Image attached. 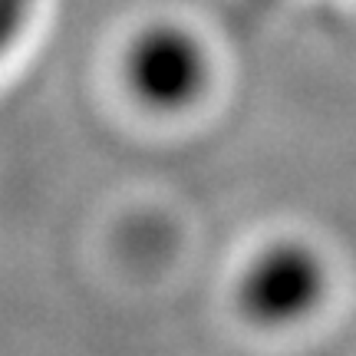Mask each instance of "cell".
I'll return each mask as SVG.
<instances>
[{"mask_svg":"<svg viewBox=\"0 0 356 356\" xmlns=\"http://www.w3.org/2000/svg\"><path fill=\"white\" fill-rule=\"evenodd\" d=\"M327 293V267L314 248L277 241L251 257L238 280V307L257 327L280 330L307 320Z\"/></svg>","mask_w":356,"mask_h":356,"instance_id":"obj_1","label":"cell"},{"mask_svg":"<svg viewBox=\"0 0 356 356\" xmlns=\"http://www.w3.org/2000/svg\"><path fill=\"white\" fill-rule=\"evenodd\" d=\"M122 79L142 106L175 113L191 106L208 86V53L185 26L152 24L129 43Z\"/></svg>","mask_w":356,"mask_h":356,"instance_id":"obj_2","label":"cell"},{"mask_svg":"<svg viewBox=\"0 0 356 356\" xmlns=\"http://www.w3.org/2000/svg\"><path fill=\"white\" fill-rule=\"evenodd\" d=\"M33 0H0V56L20 40V33L30 24Z\"/></svg>","mask_w":356,"mask_h":356,"instance_id":"obj_3","label":"cell"}]
</instances>
